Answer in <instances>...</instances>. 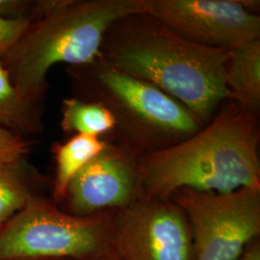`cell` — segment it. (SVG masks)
Here are the masks:
<instances>
[{
    "label": "cell",
    "instance_id": "obj_1",
    "mask_svg": "<svg viewBox=\"0 0 260 260\" xmlns=\"http://www.w3.org/2000/svg\"><path fill=\"white\" fill-rule=\"evenodd\" d=\"M231 49L210 48L178 36L148 13L117 19L106 31L100 59L154 85L205 125L232 100L225 85Z\"/></svg>",
    "mask_w": 260,
    "mask_h": 260
},
{
    "label": "cell",
    "instance_id": "obj_2",
    "mask_svg": "<svg viewBox=\"0 0 260 260\" xmlns=\"http://www.w3.org/2000/svg\"><path fill=\"white\" fill-rule=\"evenodd\" d=\"M258 113L223 103L196 134L138 158L139 200L165 201L183 189L228 194L260 189Z\"/></svg>",
    "mask_w": 260,
    "mask_h": 260
},
{
    "label": "cell",
    "instance_id": "obj_3",
    "mask_svg": "<svg viewBox=\"0 0 260 260\" xmlns=\"http://www.w3.org/2000/svg\"><path fill=\"white\" fill-rule=\"evenodd\" d=\"M149 0H56L46 16L34 20L1 62L16 89L43 104L49 70L93 63L108 28L121 17L147 13Z\"/></svg>",
    "mask_w": 260,
    "mask_h": 260
},
{
    "label": "cell",
    "instance_id": "obj_4",
    "mask_svg": "<svg viewBox=\"0 0 260 260\" xmlns=\"http://www.w3.org/2000/svg\"><path fill=\"white\" fill-rule=\"evenodd\" d=\"M66 72L75 98L101 103L111 112L116 124L103 139L134 157L172 147L205 126L177 100L100 57Z\"/></svg>",
    "mask_w": 260,
    "mask_h": 260
},
{
    "label": "cell",
    "instance_id": "obj_5",
    "mask_svg": "<svg viewBox=\"0 0 260 260\" xmlns=\"http://www.w3.org/2000/svg\"><path fill=\"white\" fill-rule=\"evenodd\" d=\"M113 212L78 217L32 200L0 232V260L93 259L110 251Z\"/></svg>",
    "mask_w": 260,
    "mask_h": 260
},
{
    "label": "cell",
    "instance_id": "obj_6",
    "mask_svg": "<svg viewBox=\"0 0 260 260\" xmlns=\"http://www.w3.org/2000/svg\"><path fill=\"white\" fill-rule=\"evenodd\" d=\"M170 200L185 214L193 260H237L259 239L260 189L228 194L183 189Z\"/></svg>",
    "mask_w": 260,
    "mask_h": 260
},
{
    "label": "cell",
    "instance_id": "obj_7",
    "mask_svg": "<svg viewBox=\"0 0 260 260\" xmlns=\"http://www.w3.org/2000/svg\"><path fill=\"white\" fill-rule=\"evenodd\" d=\"M109 247L119 260H193L189 223L172 200H137L114 211Z\"/></svg>",
    "mask_w": 260,
    "mask_h": 260
},
{
    "label": "cell",
    "instance_id": "obj_8",
    "mask_svg": "<svg viewBox=\"0 0 260 260\" xmlns=\"http://www.w3.org/2000/svg\"><path fill=\"white\" fill-rule=\"evenodd\" d=\"M258 6L241 0H149L147 13L193 44L232 49L259 40Z\"/></svg>",
    "mask_w": 260,
    "mask_h": 260
},
{
    "label": "cell",
    "instance_id": "obj_9",
    "mask_svg": "<svg viewBox=\"0 0 260 260\" xmlns=\"http://www.w3.org/2000/svg\"><path fill=\"white\" fill-rule=\"evenodd\" d=\"M139 191L138 158L108 144L72 178L63 201L72 215L87 217L125 208Z\"/></svg>",
    "mask_w": 260,
    "mask_h": 260
},
{
    "label": "cell",
    "instance_id": "obj_10",
    "mask_svg": "<svg viewBox=\"0 0 260 260\" xmlns=\"http://www.w3.org/2000/svg\"><path fill=\"white\" fill-rule=\"evenodd\" d=\"M225 85L232 101L250 111L260 106V40L231 49L225 64Z\"/></svg>",
    "mask_w": 260,
    "mask_h": 260
},
{
    "label": "cell",
    "instance_id": "obj_11",
    "mask_svg": "<svg viewBox=\"0 0 260 260\" xmlns=\"http://www.w3.org/2000/svg\"><path fill=\"white\" fill-rule=\"evenodd\" d=\"M105 140L90 135H74L65 143L55 142L51 151L56 164L54 198L62 202L72 178L107 147Z\"/></svg>",
    "mask_w": 260,
    "mask_h": 260
},
{
    "label": "cell",
    "instance_id": "obj_12",
    "mask_svg": "<svg viewBox=\"0 0 260 260\" xmlns=\"http://www.w3.org/2000/svg\"><path fill=\"white\" fill-rule=\"evenodd\" d=\"M0 126L20 135L43 131L42 104L24 98L16 89L0 60Z\"/></svg>",
    "mask_w": 260,
    "mask_h": 260
},
{
    "label": "cell",
    "instance_id": "obj_13",
    "mask_svg": "<svg viewBox=\"0 0 260 260\" xmlns=\"http://www.w3.org/2000/svg\"><path fill=\"white\" fill-rule=\"evenodd\" d=\"M60 126L66 134L104 138L115 127V119L104 105L68 98L62 102Z\"/></svg>",
    "mask_w": 260,
    "mask_h": 260
},
{
    "label": "cell",
    "instance_id": "obj_14",
    "mask_svg": "<svg viewBox=\"0 0 260 260\" xmlns=\"http://www.w3.org/2000/svg\"><path fill=\"white\" fill-rule=\"evenodd\" d=\"M18 165H0V225L32 201L27 187L19 177Z\"/></svg>",
    "mask_w": 260,
    "mask_h": 260
},
{
    "label": "cell",
    "instance_id": "obj_15",
    "mask_svg": "<svg viewBox=\"0 0 260 260\" xmlns=\"http://www.w3.org/2000/svg\"><path fill=\"white\" fill-rule=\"evenodd\" d=\"M32 142L0 126V165L19 163L31 150Z\"/></svg>",
    "mask_w": 260,
    "mask_h": 260
},
{
    "label": "cell",
    "instance_id": "obj_16",
    "mask_svg": "<svg viewBox=\"0 0 260 260\" xmlns=\"http://www.w3.org/2000/svg\"><path fill=\"white\" fill-rule=\"evenodd\" d=\"M33 21L32 17L6 19L0 17V58L5 55Z\"/></svg>",
    "mask_w": 260,
    "mask_h": 260
},
{
    "label": "cell",
    "instance_id": "obj_17",
    "mask_svg": "<svg viewBox=\"0 0 260 260\" xmlns=\"http://www.w3.org/2000/svg\"><path fill=\"white\" fill-rule=\"evenodd\" d=\"M34 1L0 0V17L6 19H20L31 16Z\"/></svg>",
    "mask_w": 260,
    "mask_h": 260
},
{
    "label": "cell",
    "instance_id": "obj_18",
    "mask_svg": "<svg viewBox=\"0 0 260 260\" xmlns=\"http://www.w3.org/2000/svg\"><path fill=\"white\" fill-rule=\"evenodd\" d=\"M237 260H260L259 239L252 242Z\"/></svg>",
    "mask_w": 260,
    "mask_h": 260
},
{
    "label": "cell",
    "instance_id": "obj_19",
    "mask_svg": "<svg viewBox=\"0 0 260 260\" xmlns=\"http://www.w3.org/2000/svg\"><path fill=\"white\" fill-rule=\"evenodd\" d=\"M92 260H119V258L111 251H109Z\"/></svg>",
    "mask_w": 260,
    "mask_h": 260
},
{
    "label": "cell",
    "instance_id": "obj_20",
    "mask_svg": "<svg viewBox=\"0 0 260 260\" xmlns=\"http://www.w3.org/2000/svg\"><path fill=\"white\" fill-rule=\"evenodd\" d=\"M1 226H2V225H0V230H1Z\"/></svg>",
    "mask_w": 260,
    "mask_h": 260
}]
</instances>
